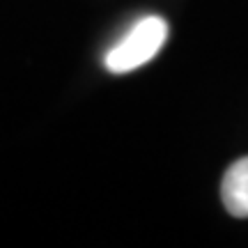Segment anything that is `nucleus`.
<instances>
[{
	"label": "nucleus",
	"mask_w": 248,
	"mask_h": 248,
	"mask_svg": "<svg viewBox=\"0 0 248 248\" xmlns=\"http://www.w3.org/2000/svg\"><path fill=\"white\" fill-rule=\"evenodd\" d=\"M168 39V23L161 16H145L117 42L106 55V67L113 74H126L156 58Z\"/></svg>",
	"instance_id": "nucleus-1"
},
{
	"label": "nucleus",
	"mask_w": 248,
	"mask_h": 248,
	"mask_svg": "<svg viewBox=\"0 0 248 248\" xmlns=\"http://www.w3.org/2000/svg\"><path fill=\"white\" fill-rule=\"evenodd\" d=\"M221 200L234 218H248V156L228 166L221 184Z\"/></svg>",
	"instance_id": "nucleus-2"
}]
</instances>
